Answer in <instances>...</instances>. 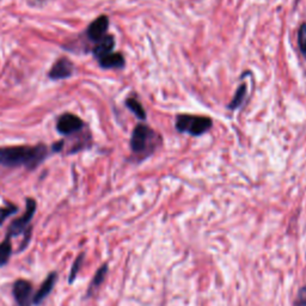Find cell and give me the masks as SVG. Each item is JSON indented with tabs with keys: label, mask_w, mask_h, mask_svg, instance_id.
Segmentation results:
<instances>
[{
	"label": "cell",
	"mask_w": 306,
	"mask_h": 306,
	"mask_svg": "<svg viewBox=\"0 0 306 306\" xmlns=\"http://www.w3.org/2000/svg\"><path fill=\"white\" fill-rule=\"evenodd\" d=\"M48 154V147L43 144L0 147V167H24L29 170H34L46 161Z\"/></svg>",
	"instance_id": "obj_1"
},
{
	"label": "cell",
	"mask_w": 306,
	"mask_h": 306,
	"mask_svg": "<svg viewBox=\"0 0 306 306\" xmlns=\"http://www.w3.org/2000/svg\"><path fill=\"white\" fill-rule=\"evenodd\" d=\"M162 135L144 123L135 126L131 138V150L135 162L148 158L161 147Z\"/></svg>",
	"instance_id": "obj_2"
},
{
	"label": "cell",
	"mask_w": 306,
	"mask_h": 306,
	"mask_svg": "<svg viewBox=\"0 0 306 306\" xmlns=\"http://www.w3.org/2000/svg\"><path fill=\"white\" fill-rule=\"evenodd\" d=\"M176 129L180 133H186L192 137H200L207 133L213 127V121L207 116H196V115H178L176 117Z\"/></svg>",
	"instance_id": "obj_3"
},
{
	"label": "cell",
	"mask_w": 306,
	"mask_h": 306,
	"mask_svg": "<svg viewBox=\"0 0 306 306\" xmlns=\"http://www.w3.org/2000/svg\"><path fill=\"white\" fill-rule=\"evenodd\" d=\"M35 212H36V201L34 198H27L26 212H24V214L21 218H18L15 222L11 223L7 237L11 238V237L23 233L24 231H28V226H29L30 222H31Z\"/></svg>",
	"instance_id": "obj_4"
},
{
	"label": "cell",
	"mask_w": 306,
	"mask_h": 306,
	"mask_svg": "<svg viewBox=\"0 0 306 306\" xmlns=\"http://www.w3.org/2000/svg\"><path fill=\"white\" fill-rule=\"evenodd\" d=\"M85 127V123L77 115L71 114V112H65L60 115L56 121V131L61 135H71L77 133V132L83 131Z\"/></svg>",
	"instance_id": "obj_5"
},
{
	"label": "cell",
	"mask_w": 306,
	"mask_h": 306,
	"mask_svg": "<svg viewBox=\"0 0 306 306\" xmlns=\"http://www.w3.org/2000/svg\"><path fill=\"white\" fill-rule=\"evenodd\" d=\"M74 71H76V67H74L73 62L70 59L60 57L52 66L48 77L52 81H62V79L71 78L73 76Z\"/></svg>",
	"instance_id": "obj_6"
},
{
	"label": "cell",
	"mask_w": 306,
	"mask_h": 306,
	"mask_svg": "<svg viewBox=\"0 0 306 306\" xmlns=\"http://www.w3.org/2000/svg\"><path fill=\"white\" fill-rule=\"evenodd\" d=\"M13 296L18 306H31L32 304V286L27 280H17L13 285Z\"/></svg>",
	"instance_id": "obj_7"
},
{
	"label": "cell",
	"mask_w": 306,
	"mask_h": 306,
	"mask_svg": "<svg viewBox=\"0 0 306 306\" xmlns=\"http://www.w3.org/2000/svg\"><path fill=\"white\" fill-rule=\"evenodd\" d=\"M109 28V18L108 16L103 15L99 16L98 18H96L95 21L91 22V24L87 27L86 29V37L87 40L92 41V42H97L101 40L102 37H104L107 35Z\"/></svg>",
	"instance_id": "obj_8"
},
{
	"label": "cell",
	"mask_w": 306,
	"mask_h": 306,
	"mask_svg": "<svg viewBox=\"0 0 306 306\" xmlns=\"http://www.w3.org/2000/svg\"><path fill=\"white\" fill-rule=\"evenodd\" d=\"M115 47V38L112 35H106L104 37H102L101 40L93 45L92 48V54L96 59H101V57L106 56L107 54L111 53L112 49Z\"/></svg>",
	"instance_id": "obj_9"
},
{
	"label": "cell",
	"mask_w": 306,
	"mask_h": 306,
	"mask_svg": "<svg viewBox=\"0 0 306 306\" xmlns=\"http://www.w3.org/2000/svg\"><path fill=\"white\" fill-rule=\"evenodd\" d=\"M55 282H56V274L55 273H52L47 277V279L45 280V282L41 285V287L38 291L36 292V294L34 296V299H32V304L34 305H38L46 299L47 297L49 296V293L52 292L53 289Z\"/></svg>",
	"instance_id": "obj_10"
},
{
	"label": "cell",
	"mask_w": 306,
	"mask_h": 306,
	"mask_svg": "<svg viewBox=\"0 0 306 306\" xmlns=\"http://www.w3.org/2000/svg\"><path fill=\"white\" fill-rule=\"evenodd\" d=\"M98 63L102 68L106 70H118V68L125 67V57L121 53H109L106 56L98 59Z\"/></svg>",
	"instance_id": "obj_11"
},
{
	"label": "cell",
	"mask_w": 306,
	"mask_h": 306,
	"mask_svg": "<svg viewBox=\"0 0 306 306\" xmlns=\"http://www.w3.org/2000/svg\"><path fill=\"white\" fill-rule=\"evenodd\" d=\"M107 273H108V264H103V266L97 270V273H96L95 277H93L92 282L90 283L89 291H87V297L92 296V294L97 291L99 286L103 283V281L107 277Z\"/></svg>",
	"instance_id": "obj_12"
},
{
	"label": "cell",
	"mask_w": 306,
	"mask_h": 306,
	"mask_svg": "<svg viewBox=\"0 0 306 306\" xmlns=\"http://www.w3.org/2000/svg\"><path fill=\"white\" fill-rule=\"evenodd\" d=\"M126 107L131 110L132 112L137 116L139 120H146L147 115H146V111L144 109V107L141 106L139 101H137L135 98H127L126 99Z\"/></svg>",
	"instance_id": "obj_13"
},
{
	"label": "cell",
	"mask_w": 306,
	"mask_h": 306,
	"mask_svg": "<svg viewBox=\"0 0 306 306\" xmlns=\"http://www.w3.org/2000/svg\"><path fill=\"white\" fill-rule=\"evenodd\" d=\"M245 96H247V85L242 84L241 86L237 89L232 101H231V103L228 104L227 108L230 110H236L237 108H239V107L244 103Z\"/></svg>",
	"instance_id": "obj_14"
},
{
	"label": "cell",
	"mask_w": 306,
	"mask_h": 306,
	"mask_svg": "<svg viewBox=\"0 0 306 306\" xmlns=\"http://www.w3.org/2000/svg\"><path fill=\"white\" fill-rule=\"evenodd\" d=\"M12 252V244L10 237H6L2 243H0V267L6 266Z\"/></svg>",
	"instance_id": "obj_15"
},
{
	"label": "cell",
	"mask_w": 306,
	"mask_h": 306,
	"mask_svg": "<svg viewBox=\"0 0 306 306\" xmlns=\"http://www.w3.org/2000/svg\"><path fill=\"white\" fill-rule=\"evenodd\" d=\"M298 46L306 59V23H303L298 31Z\"/></svg>",
	"instance_id": "obj_16"
},
{
	"label": "cell",
	"mask_w": 306,
	"mask_h": 306,
	"mask_svg": "<svg viewBox=\"0 0 306 306\" xmlns=\"http://www.w3.org/2000/svg\"><path fill=\"white\" fill-rule=\"evenodd\" d=\"M17 211L18 208L16 207L15 205H12V203H9V205H6L5 207H0V225H2V223H4L10 216L17 213Z\"/></svg>",
	"instance_id": "obj_17"
},
{
	"label": "cell",
	"mask_w": 306,
	"mask_h": 306,
	"mask_svg": "<svg viewBox=\"0 0 306 306\" xmlns=\"http://www.w3.org/2000/svg\"><path fill=\"white\" fill-rule=\"evenodd\" d=\"M83 261H84V253H81V255H79L78 257L76 258V261H74V263H73V266H72V269H71L70 279H68V281H70V283H72L73 281L77 279V275H78L79 270H81Z\"/></svg>",
	"instance_id": "obj_18"
},
{
	"label": "cell",
	"mask_w": 306,
	"mask_h": 306,
	"mask_svg": "<svg viewBox=\"0 0 306 306\" xmlns=\"http://www.w3.org/2000/svg\"><path fill=\"white\" fill-rule=\"evenodd\" d=\"M294 306H306V286L300 288L298 292V296L294 300Z\"/></svg>",
	"instance_id": "obj_19"
},
{
	"label": "cell",
	"mask_w": 306,
	"mask_h": 306,
	"mask_svg": "<svg viewBox=\"0 0 306 306\" xmlns=\"http://www.w3.org/2000/svg\"><path fill=\"white\" fill-rule=\"evenodd\" d=\"M63 144H65V142L62 141H59V142H55V144H53V146H52V151H53V152H60V151H62V148H63Z\"/></svg>",
	"instance_id": "obj_20"
},
{
	"label": "cell",
	"mask_w": 306,
	"mask_h": 306,
	"mask_svg": "<svg viewBox=\"0 0 306 306\" xmlns=\"http://www.w3.org/2000/svg\"><path fill=\"white\" fill-rule=\"evenodd\" d=\"M46 0H28V2H30L31 5H36V4H42L45 2Z\"/></svg>",
	"instance_id": "obj_21"
}]
</instances>
